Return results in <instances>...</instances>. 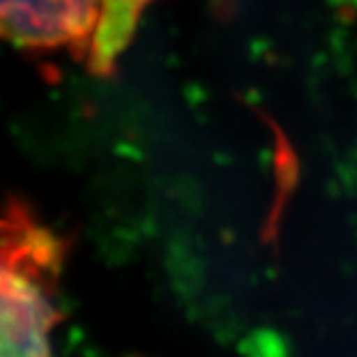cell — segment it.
<instances>
[{
	"label": "cell",
	"instance_id": "cell-1",
	"mask_svg": "<svg viewBox=\"0 0 357 357\" xmlns=\"http://www.w3.org/2000/svg\"><path fill=\"white\" fill-rule=\"evenodd\" d=\"M65 250V241L39 224L26 205L9 202L0 269V340L5 357L50 353L52 329L63 319L56 282Z\"/></svg>",
	"mask_w": 357,
	"mask_h": 357
},
{
	"label": "cell",
	"instance_id": "cell-3",
	"mask_svg": "<svg viewBox=\"0 0 357 357\" xmlns=\"http://www.w3.org/2000/svg\"><path fill=\"white\" fill-rule=\"evenodd\" d=\"M153 0H104L86 65L91 73L112 75L123 50L130 45L144 7Z\"/></svg>",
	"mask_w": 357,
	"mask_h": 357
},
{
	"label": "cell",
	"instance_id": "cell-2",
	"mask_svg": "<svg viewBox=\"0 0 357 357\" xmlns=\"http://www.w3.org/2000/svg\"><path fill=\"white\" fill-rule=\"evenodd\" d=\"M104 0H0L3 35L20 50H69L86 61Z\"/></svg>",
	"mask_w": 357,
	"mask_h": 357
}]
</instances>
